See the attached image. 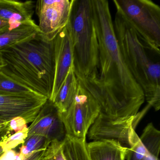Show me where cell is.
I'll use <instances>...</instances> for the list:
<instances>
[{"instance_id":"obj_1","label":"cell","mask_w":160,"mask_h":160,"mask_svg":"<svg viewBox=\"0 0 160 160\" xmlns=\"http://www.w3.org/2000/svg\"><path fill=\"white\" fill-rule=\"evenodd\" d=\"M99 45L97 71L79 83L98 102L101 111L114 118L137 116L144 92L125 64L114 31L107 0H92Z\"/></svg>"},{"instance_id":"obj_2","label":"cell","mask_w":160,"mask_h":160,"mask_svg":"<svg viewBox=\"0 0 160 160\" xmlns=\"http://www.w3.org/2000/svg\"><path fill=\"white\" fill-rule=\"evenodd\" d=\"M2 72L37 94L49 99L54 86V40L41 33L0 50Z\"/></svg>"},{"instance_id":"obj_3","label":"cell","mask_w":160,"mask_h":160,"mask_svg":"<svg viewBox=\"0 0 160 160\" xmlns=\"http://www.w3.org/2000/svg\"><path fill=\"white\" fill-rule=\"evenodd\" d=\"M114 31L122 58L143 90L145 101L160 108V54L145 44L123 14L117 10Z\"/></svg>"},{"instance_id":"obj_4","label":"cell","mask_w":160,"mask_h":160,"mask_svg":"<svg viewBox=\"0 0 160 160\" xmlns=\"http://www.w3.org/2000/svg\"><path fill=\"white\" fill-rule=\"evenodd\" d=\"M69 24L72 42L73 68L81 83L95 74L99 62L92 0H73Z\"/></svg>"},{"instance_id":"obj_5","label":"cell","mask_w":160,"mask_h":160,"mask_svg":"<svg viewBox=\"0 0 160 160\" xmlns=\"http://www.w3.org/2000/svg\"><path fill=\"white\" fill-rule=\"evenodd\" d=\"M144 43L160 54V8L150 0H113Z\"/></svg>"},{"instance_id":"obj_6","label":"cell","mask_w":160,"mask_h":160,"mask_svg":"<svg viewBox=\"0 0 160 160\" xmlns=\"http://www.w3.org/2000/svg\"><path fill=\"white\" fill-rule=\"evenodd\" d=\"M101 111L98 102L79 84L72 103L61 115L66 135L86 139L89 129Z\"/></svg>"},{"instance_id":"obj_7","label":"cell","mask_w":160,"mask_h":160,"mask_svg":"<svg viewBox=\"0 0 160 160\" xmlns=\"http://www.w3.org/2000/svg\"><path fill=\"white\" fill-rule=\"evenodd\" d=\"M137 116L127 118L110 117L101 111L88 132L90 140H112L129 149L134 142L137 134L135 131Z\"/></svg>"},{"instance_id":"obj_8","label":"cell","mask_w":160,"mask_h":160,"mask_svg":"<svg viewBox=\"0 0 160 160\" xmlns=\"http://www.w3.org/2000/svg\"><path fill=\"white\" fill-rule=\"evenodd\" d=\"M73 0H40L35 4L41 34L52 41L69 22Z\"/></svg>"},{"instance_id":"obj_9","label":"cell","mask_w":160,"mask_h":160,"mask_svg":"<svg viewBox=\"0 0 160 160\" xmlns=\"http://www.w3.org/2000/svg\"><path fill=\"white\" fill-rule=\"evenodd\" d=\"M48 100L39 94L30 95L0 93V119L9 122L18 117L27 123L32 122Z\"/></svg>"},{"instance_id":"obj_10","label":"cell","mask_w":160,"mask_h":160,"mask_svg":"<svg viewBox=\"0 0 160 160\" xmlns=\"http://www.w3.org/2000/svg\"><path fill=\"white\" fill-rule=\"evenodd\" d=\"M28 129V138L34 135L42 136L49 145L54 140L62 141L66 135L60 114L49 99L42 107Z\"/></svg>"},{"instance_id":"obj_11","label":"cell","mask_w":160,"mask_h":160,"mask_svg":"<svg viewBox=\"0 0 160 160\" xmlns=\"http://www.w3.org/2000/svg\"><path fill=\"white\" fill-rule=\"evenodd\" d=\"M55 76L54 86L49 100L52 101L57 95L73 64L72 33L69 23L54 40Z\"/></svg>"},{"instance_id":"obj_12","label":"cell","mask_w":160,"mask_h":160,"mask_svg":"<svg viewBox=\"0 0 160 160\" xmlns=\"http://www.w3.org/2000/svg\"><path fill=\"white\" fill-rule=\"evenodd\" d=\"M35 2L0 0V17L9 22V29H13L32 21Z\"/></svg>"},{"instance_id":"obj_13","label":"cell","mask_w":160,"mask_h":160,"mask_svg":"<svg viewBox=\"0 0 160 160\" xmlns=\"http://www.w3.org/2000/svg\"><path fill=\"white\" fill-rule=\"evenodd\" d=\"M90 160H125L128 148L112 140L92 141L87 143Z\"/></svg>"},{"instance_id":"obj_14","label":"cell","mask_w":160,"mask_h":160,"mask_svg":"<svg viewBox=\"0 0 160 160\" xmlns=\"http://www.w3.org/2000/svg\"><path fill=\"white\" fill-rule=\"evenodd\" d=\"M40 32L38 25L33 20L18 28H9L0 31V50L32 39Z\"/></svg>"},{"instance_id":"obj_15","label":"cell","mask_w":160,"mask_h":160,"mask_svg":"<svg viewBox=\"0 0 160 160\" xmlns=\"http://www.w3.org/2000/svg\"><path fill=\"white\" fill-rule=\"evenodd\" d=\"M77 78L74 72L73 64L53 102L60 115L68 109L72 103L78 88Z\"/></svg>"},{"instance_id":"obj_16","label":"cell","mask_w":160,"mask_h":160,"mask_svg":"<svg viewBox=\"0 0 160 160\" xmlns=\"http://www.w3.org/2000/svg\"><path fill=\"white\" fill-rule=\"evenodd\" d=\"M62 149L66 160H90L86 139L66 135L62 140Z\"/></svg>"},{"instance_id":"obj_17","label":"cell","mask_w":160,"mask_h":160,"mask_svg":"<svg viewBox=\"0 0 160 160\" xmlns=\"http://www.w3.org/2000/svg\"><path fill=\"white\" fill-rule=\"evenodd\" d=\"M139 138L148 152L155 159H159L160 132L154 127L152 122L146 126Z\"/></svg>"},{"instance_id":"obj_18","label":"cell","mask_w":160,"mask_h":160,"mask_svg":"<svg viewBox=\"0 0 160 160\" xmlns=\"http://www.w3.org/2000/svg\"><path fill=\"white\" fill-rule=\"evenodd\" d=\"M0 93L30 95L38 94L17 82L0 71Z\"/></svg>"},{"instance_id":"obj_19","label":"cell","mask_w":160,"mask_h":160,"mask_svg":"<svg viewBox=\"0 0 160 160\" xmlns=\"http://www.w3.org/2000/svg\"><path fill=\"white\" fill-rule=\"evenodd\" d=\"M49 145L46 138L42 136L34 135L27 138L19 149V153L27 156L32 152L41 149H47Z\"/></svg>"},{"instance_id":"obj_20","label":"cell","mask_w":160,"mask_h":160,"mask_svg":"<svg viewBox=\"0 0 160 160\" xmlns=\"http://www.w3.org/2000/svg\"><path fill=\"white\" fill-rule=\"evenodd\" d=\"M126 160H159L152 157L145 148L138 135L131 148L128 149Z\"/></svg>"},{"instance_id":"obj_21","label":"cell","mask_w":160,"mask_h":160,"mask_svg":"<svg viewBox=\"0 0 160 160\" xmlns=\"http://www.w3.org/2000/svg\"><path fill=\"white\" fill-rule=\"evenodd\" d=\"M28 128L20 132L12 134L6 136L0 142V147L3 152L8 151L12 150L20 144H23L28 138Z\"/></svg>"},{"instance_id":"obj_22","label":"cell","mask_w":160,"mask_h":160,"mask_svg":"<svg viewBox=\"0 0 160 160\" xmlns=\"http://www.w3.org/2000/svg\"><path fill=\"white\" fill-rule=\"evenodd\" d=\"M45 153L51 160H66L63 152L62 141L54 140L46 150Z\"/></svg>"},{"instance_id":"obj_23","label":"cell","mask_w":160,"mask_h":160,"mask_svg":"<svg viewBox=\"0 0 160 160\" xmlns=\"http://www.w3.org/2000/svg\"><path fill=\"white\" fill-rule=\"evenodd\" d=\"M8 127L10 132L15 131V132L23 131L28 128L25 120L20 117L15 118L10 121Z\"/></svg>"},{"instance_id":"obj_24","label":"cell","mask_w":160,"mask_h":160,"mask_svg":"<svg viewBox=\"0 0 160 160\" xmlns=\"http://www.w3.org/2000/svg\"><path fill=\"white\" fill-rule=\"evenodd\" d=\"M46 149L42 148L32 152L26 156L24 160H40L44 155Z\"/></svg>"},{"instance_id":"obj_25","label":"cell","mask_w":160,"mask_h":160,"mask_svg":"<svg viewBox=\"0 0 160 160\" xmlns=\"http://www.w3.org/2000/svg\"><path fill=\"white\" fill-rule=\"evenodd\" d=\"M17 152L13 150L3 152L0 156V160H15Z\"/></svg>"},{"instance_id":"obj_26","label":"cell","mask_w":160,"mask_h":160,"mask_svg":"<svg viewBox=\"0 0 160 160\" xmlns=\"http://www.w3.org/2000/svg\"><path fill=\"white\" fill-rule=\"evenodd\" d=\"M9 122L0 119V133L8 129Z\"/></svg>"},{"instance_id":"obj_27","label":"cell","mask_w":160,"mask_h":160,"mask_svg":"<svg viewBox=\"0 0 160 160\" xmlns=\"http://www.w3.org/2000/svg\"><path fill=\"white\" fill-rule=\"evenodd\" d=\"M9 28V22L0 17V31Z\"/></svg>"},{"instance_id":"obj_28","label":"cell","mask_w":160,"mask_h":160,"mask_svg":"<svg viewBox=\"0 0 160 160\" xmlns=\"http://www.w3.org/2000/svg\"><path fill=\"white\" fill-rule=\"evenodd\" d=\"M40 160H51V158L46 154L45 152L44 155L43 157Z\"/></svg>"},{"instance_id":"obj_29","label":"cell","mask_w":160,"mask_h":160,"mask_svg":"<svg viewBox=\"0 0 160 160\" xmlns=\"http://www.w3.org/2000/svg\"><path fill=\"white\" fill-rule=\"evenodd\" d=\"M4 66V63H3V61H2L1 56V55H0V71L2 70V69Z\"/></svg>"},{"instance_id":"obj_30","label":"cell","mask_w":160,"mask_h":160,"mask_svg":"<svg viewBox=\"0 0 160 160\" xmlns=\"http://www.w3.org/2000/svg\"><path fill=\"white\" fill-rule=\"evenodd\" d=\"M4 152L2 148L1 147H0V156H1L2 154Z\"/></svg>"}]
</instances>
